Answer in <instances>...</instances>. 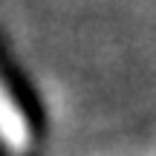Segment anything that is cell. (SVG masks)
<instances>
[{"instance_id": "cell-1", "label": "cell", "mask_w": 156, "mask_h": 156, "mask_svg": "<svg viewBox=\"0 0 156 156\" xmlns=\"http://www.w3.org/2000/svg\"><path fill=\"white\" fill-rule=\"evenodd\" d=\"M0 142L9 147L12 153H26L29 151V124L26 116L17 110L12 95L6 93L3 81H0Z\"/></svg>"}]
</instances>
